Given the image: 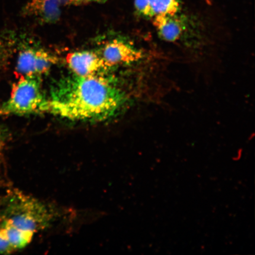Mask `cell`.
Wrapping results in <instances>:
<instances>
[{
    "label": "cell",
    "mask_w": 255,
    "mask_h": 255,
    "mask_svg": "<svg viewBox=\"0 0 255 255\" xmlns=\"http://www.w3.org/2000/svg\"><path fill=\"white\" fill-rule=\"evenodd\" d=\"M125 102V94L106 76L73 74L53 85L43 113L71 120H103L113 116Z\"/></svg>",
    "instance_id": "6da1fadb"
},
{
    "label": "cell",
    "mask_w": 255,
    "mask_h": 255,
    "mask_svg": "<svg viewBox=\"0 0 255 255\" xmlns=\"http://www.w3.org/2000/svg\"><path fill=\"white\" fill-rule=\"evenodd\" d=\"M46 101L40 76H22L14 85L11 97L3 105L2 111L18 115L43 113Z\"/></svg>",
    "instance_id": "7a4b0ae2"
},
{
    "label": "cell",
    "mask_w": 255,
    "mask_h": 255,
    "mask_svg": "<svg viewBox=\"0 0 255 255\" xmlns=\"http://www.w3.org/2000/svg\"><path fill=\"white\" fill-rule=\"evenodd\" d=\"M57 58L43 49L27 48L18 56L17 71L23 76H40L49 71L57 62Z\"/></svg>",
    "instance_id": "3957f363"
},
{
    "label": "cell",
    "mask_w": 255,
    "mask_h": 255,
    "mask_svg": "<svg viewBox=\"0 0 255 255\" xmlns=\"http://www.w3.org/2000/svg\"><path fill=\"white\" fill-rule=\"evenodd\" d=\"M66 62L73 74L80 76L105 75L110 69L101 55L91 51L69 53Z\"/></svg>",
    "instance_id": "277c9868"
},
{
    "label": "cell",
    "mask_w": 255,
    "mask_h": 255,
    "mask_svg": "<svg viewBox=\"0 0 255 255\" xmlns=\"http://www.w3.org/2000/svg\"><path fill=\"white\" fill-rule=\"evenodd\" d=\"M101 56L110 68L117 65L135 63L143 57L141 51L128 43L117 39L105 44Z\"/></svg>",
    "instance_id": "5b68a950"
},
{
    "label": "cell",
    "mask_w": 255,
    "mask_h": 255,
    "mask_svg": "<svg viewBox=\"0 0 255 255\" xmlns=\"http://www.w3.org/2000/svg\"><path fill=\"white\" fill-rule=\"evenodd\" d=\"M61 5L60 0H28L24 11L41 23L52 24L59 20Z\"/></svg>",
    "instance_id": "8992f818"
},
{
    "label": "cell",
    "mask_w": 255,
    "mask_h": 255,
    "mask_svg": "<svg viewBox=\"0 0 255 255\" xmlns=\"http://www.w3.org/2000/svg\"><path fill=\"white\" fill-rule=\"evenodd\" d=\"M153 18V24L162 39L168 42H174L182 36L184 25L175 15H157Z\"/></svg>",
    "instance_id": "52a82bcc"
},
{
    "label": "cell",
    "mask_w": 255,
    "mask_h": 255,
    "mask_svg": "<svg viewBox=\"0 0 255 255\" xmlns=\"http://www.w3.org/2000/svg\"><path fill=\"white\" fill-rule=\"evenodd\" d=\"M153 17L157 15H176L180 5L177 0H148Z\"/></svg>",
    "instance_id": "ba28073f"
},
{
    "label": "cell",
    "mask_w": 255,
    "mask_h": 255,
    "mask_svg": "<svg viewBox=\"0 0 255 255\" xmlns=\"http://www.w3.org/2000/svg\"><path fill=\"white\" fill-rule=\"evenodd\" d=\"M135 7L140 14L146 17H153L148 0H135Z\"/></svg>",
    "instance_id": "9c48e42d"
},
{
    "label": "cell",
    "mask_w": 255,
    "mask_h": 255,
    "mask_svg": "<svg viewBox=\"0 0 255 255\" xmlns=\"http://www.w3.org/2000/svg\"><path fill=\"white\" fill-rule=\"evenodd\" d=\"M14 251L13 248H12L7 239L0 230V254H8Z\"/></svg>",
    "instance_id": "30bf717a"
},
{
    "label": "cell",
    "mask_w": 255,
    "mask_h": 255,
    "mask_svg": "<svg viewBox=\"0 0 255 255\" xmlns=\"http://www.w3.org/2000/svg\"><path fill=\"white\" fill-rule=\"evenodd\" d=\"M90 2V0H69L70 4L79 5Z\"/></svg>",
    "instance_id": "8fae6325"
},
{
    "label": "cell",
    "mask_w": 255,
    "mask_h": 255,
    "mask_svg": "<svg viewBox=\"0 0 255 255\" xmlns=\"http://www.w3.org/2000/svg\"><path fill=\"white\" fill-rule=\"evenodd\" d=\"M62 5H69L70 4L69 0H60Z\"/></svg>",
    "instance_id": "7c38bea8"
},
{
    "label": "cell",
    "mask_w": 255,
    "mask_h": 255,
    "mask_svg": "<svg viewBox=\"0 0 255 255\" xmlns=\"http://www.w3.org/2000/svg\"><path fill=\"white\" fill-rule=\"evenodd\" d=\"M105 0H90V1L103 2Z\"/></svg>",
    "instance_id": "4fadbf2b"
}]
</instances>
